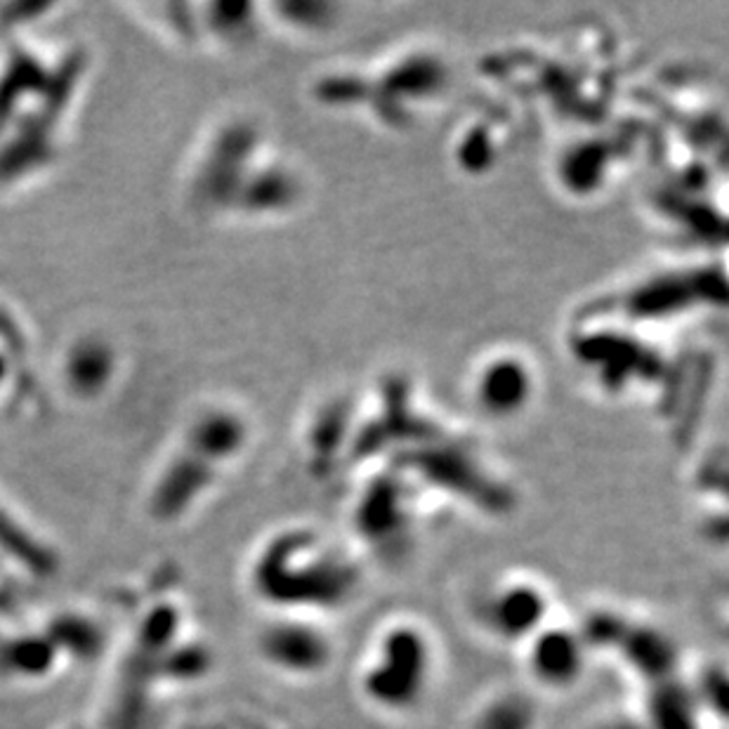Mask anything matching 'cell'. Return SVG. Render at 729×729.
Returning a JSON list of instances; mask_svg holds the SVG:
<instances>
[{"instance_id": "cell-1", "label": "cell", "mask_w": 729, "mask_h": 729, "mask_svg": "<svg viewBox=\"0 0 729 729\" xmlns=\"http://www.w3.org/2000/svg\"><path fill=\"white\" fill-rule=\"evenodd\" d=\"M250 591L271 614L331 618L363 591L359 557L312 528L271 536L250 562Z\"/></svg>"}, {"instance_id": "cell-2", "label": "cell", "mask_w": 729, "mask_h": 729, "mask_svg": "<svg viewBox=\"0 0 729 729\" xmlns=\"http://www.w3.org/2000/svg\"><path fill=\"white\" fill-rule=\"evenodd\" d=\"M440 661V643L423 618L392 616L363 645L355 670L357 697L376 716L409 720L432 699Z\"/></svg>"}, {"instance_id": "cell-3", "label": "cell", "mask_w": 729, "mask_h": 729, "mask_svg": "<svg viewBox=\"0 0 729 729\" xmlns=\"http://www.w3.org/2000/svg\"><path fill=\"white\" fill-rule=\"evenodd\" d=\"M468 612L472 626L489 643L517 651L557 616L551 586L528 572H505L489 578L472 593Z\"/></svg>"}, {"instance_id": "cell-4", "label": "cell", "mask_w": 729, "mask_h": 729, "mask_svg": "<svg viewBox=\"0 0 729 729\" xmlns=\"http://www.w3.org/2000/svg\"><path fill=\"white\" fill-rule=\"evenodd\" d=\"M258 654L277 676L315 682L336 666L338 640L326 618L271 614L258 633Z\"/></svg>"}, {"instance_id": "cell-5", "label": "cell", "mask_w": 729, "mask_h": 729, "mask_svg": "<svg viewBox=\"0 0 729 729\" xmlns=\"http://www.w3.org/2000/svg\"><path fill=\"white\" fill-rule=\"evenodd\" d=\"M526 687L536 695H569L588 676L593 654L574 622L553 618L522 649Z\"/></svg>"}, {"instance_id": "cell-6", "label": "cell", "mask_w": 729, "mask_h": 729, "mask_svg": "<svg viewBox=\"0 0 729 729\" xmlns=\"http://www.w3.org/2000/svg\"><path fill=\"white\" fill-rule=\"evenodd\" d=\"M612 659L622 664L645 687H654L680 676V647L676 637L659 624L645 622V618L637 616L633 618L630 628L626 630Z\"/></svg>"}, {"instance_id": "cell-7", "label": "cell", "mask_w": 729, "mask_h": 729, "mask_svg": "<svg viewBox=\"0 0 729 729\" xmlns=\"http://www.w3.org/2000/svg\"><path fill=\"white\" fill-rule=\"evenodd\" d=\"M541 697L522 685L489 689L463 720V729H541Z\"/></svg>"}, {"instance_id": "cell-8", "label": "cell", "mask_w": 729, "mask_h": 729, "mask_svg": "<svg viewBox=\"0 0 729 729\" xmlns=\"http://www.w3.org/2000/svg\"><path fill=\"white\" fill-rule=\"evenodd\" d=\"M640 713L649 729H708L704 708L682 676L647 687Z\"/></svg>"}, {"instance_id": "cell-9", "label": "cell", "mask_w": 729, "mask_h": 729, "mask_svg": "<svg viewBox=\"0 0 729 729\" xmlns=\"http://www.w3.org/2000/svg\"><path fill=\"white\" fill-rule=\"evenodd\" d=\"M583 729H649L640 710H612L597 716Z\"/></svg>"}]
</instances>
